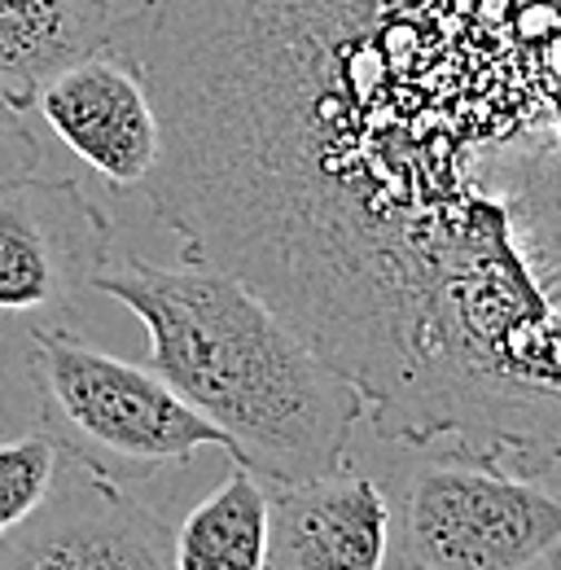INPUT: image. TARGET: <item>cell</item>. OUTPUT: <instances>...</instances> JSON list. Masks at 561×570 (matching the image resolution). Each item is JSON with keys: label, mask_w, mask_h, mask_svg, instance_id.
<instances>
[{"label": "cell", "mask_w": 561, "mask_h": 570, "mask_svg": "<svg viewBox=\"0 0 561 570\" xmlns=\"http://www.w3.org/2000/svg\"><path fill=\"white\" fill-rule=\"evenodd\" d=\"M110 255V219L75 180L22 176L0 185V312L67 316L92 294V277Z\"/></svg>", "instance_id": "obj_5"}, {"label": "cell", "mask_w": 561, "mask_h": 570, "mask_svg": "<svg viewBox=\"0 0 561 570\" xmlns=\"http://www.w3.org/2000/svg\"><path fill=\"white\" fill-rule=\"evenodd\" d=\"M31 110L115 189H145L163 128L140 71L115 49L88 53L31 92Z\"/></svg>", "instance_id": "obj_7"}, {"label": "cell", "mask_w": 561, "mask_h": 570, "mask_svg": "<svg viewBox=\"0 0 561 570\" xmlns=\"http://www.w3.org/2000/svg\"><path fill=\"white\" fill-rule=\"evenodd\" d=\"M558 549V492H544L531 474L443 452L409 479L391 558L409 570H522Z\"/></svg>", "instance_id": "obj_4"}, {"label": "cell", "mask_w": 561, "mask_h": 570, "mask_svg": "<svg viewBox=\"0 0 561 570\" xmlns=\"http://www.w3.org/2000/svg\"><path fill=\"white\" fill-rule=\"evenodd\" d=\"M268 558V483L237 465L180 527L176 570H264Z\"/></svg>", "instance_id": "obj_10"}, {"label": "cell", "mask_w": 561, "mask_h": 570, "mask_svg": "<svg viewBox=\"0 0 561 570\" xmlns=\"http://www.w3.org/2000/svg\"><path fill=\"white\" fill-rule=\"evenodd\" d=\"M145 198L347 373L364 422L561 465V0H140Z\"/></svg>", "instance_id": "obj_1"}, {"label": "cell", "mask_w": 561, "mask_h": 570, "mask_svg": "<svg viewBox=\"0 0 561 570\" xmlns=\"http://www.w3.org/2000/svg\"><path fill=\"white\" fill-rule=\"evenodd\" d=\"M27 368L45 434L110 483H145L189 465L198 448H224L154 364L106 356L58 325H31Z\"/></svg>", "instance_id": "obj_3"}, {"label": "cell", "mask_w": 561, "mask_h": 570, "mask_svg": "<svg viewBox=\"0 0 561 570\" xmlns=\"http://www.w3.org/2000/svg\"><path fill=\"white\" fill-rule=\"evenodd\" d=\"M92 294L124 303L149 338V364L219 430L224 452L264 483L343 470L364 395L237 273L158 268L110 255Z\"/></svg>", "instance_id": "obj_2"}, {"label": "cell", "mask_w": 561, "mask_h": 570, "mask_svg": "<svg viewBox=\"0 0 561 570\" xmlns=\"http://www.w3.org/2000/svg\"><path fill=\"white\" fill-rule=\"evenodd\" d=\"M40 163H45V149L27 124V110L13 101L9 88H0V185L36 176Z\"/></svg>", "instance_id": "obj_12"}, {"label": "cell", "mask_w": 561, "mask_h": 570, "mask_svg": "<svg viewBox=\"0 0 561 570\" xmlns=\"http://www.w3.org/2000/svg\"><path fill=\"white\" fill-rule=\"evenodd\" d=\"M0 570H176V531L62 452L49 497L0 540Z\"/></svg>", "instance_id": "obj_6"}, {"label": "cell", "mask_w": 561, "mask_h": 570, "mask_svg": "<svg viewBox=\"0 0 561 570\" xmlns=\"http://www.w3.org/2000/svg\"><path fill=\"white\" fill-rule=\"evenodd\" d=\"M115 0H0V88L31 115V92L70 62L110 49Z\"/></svg>", "instance_id": "obj_9"}, {"label": "cell", "mask_w": 561, "mask_h": 570, "mask_svg": "<svg viewBox=\"0 0 561 570\" xmlns=\"http://www.w3.org/2000/svg\"><path fill=\"white\" fill-rule=\"evenodd\" d=\"M391 558V500L364 474L268 483L264 570H377Z\"/></svg>", "instance_id": "obj_8"}, {"label": "cell", "mask_w": 561, "mask_h": 570, "mask_svg": "<svg viewBox=\"0 0 561 570\" xmlns=\"http://www.w3.org/2000/svg\"><path fill=\"white\" fill-rule=\"evenodd\" d=\"M58 461H62V448L45 430L0 443V540L13 535L40 509V500L53 488Z\"/></svg>", "instance_id": "obj_11"}]
</instances>
